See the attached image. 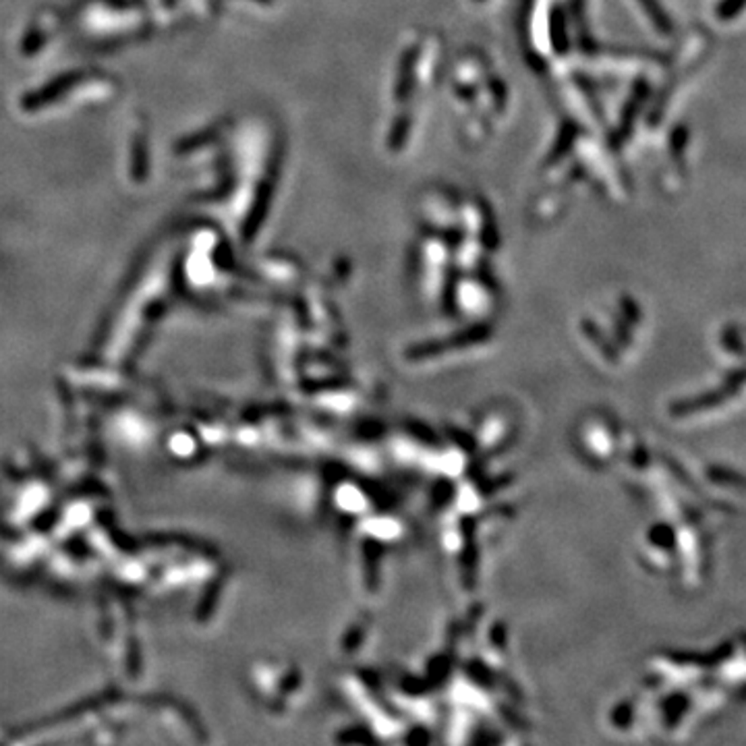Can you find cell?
<instances>
[{
    "instance_id": "cell-3",
    "label": "cell",
    "mask_w": 746,
    "mask_h": 746,
    "mask_svg": "<svg viewBox=\"0 0 746 746\" xmlns=\"http://www.w3.org/2000/svg\"><path fill=\"white\" fill-rule=\"evenodd\" d=\"M686 141H688L686 127H676V129H674V133H672V156L676 158V160H678V158H683Z\"/></svg>"
},
{
    "instance_id": "cell-1",
    "label": "cell",
    "mask_w": 746,
    "mask_h": 746,
    "mask_svg": "<svg viewBox=\"0 0 746 746\" xmlns=\"http://www.w3.org/2000/svg\"><path fill=\"white\" fill-rule=\"evenodd\" d=\"M641 5L645 6V11L649 13V17L659 32L664 33H672L674 25H672V19L668 13L662 9V5L657 3V0H641Z\"/></svg>"
},
{
    "instance_id": "cell-2",
    "label": "cell",
    "mask_w": 746,
    "mask_h": 746,
    "mask_svg": "<svg viewBox=\"0 0 746 746\" xmlns=\"http://www.w3.org/2000/svg\"><path fill=\"white\" fill-rule=\"evenodd\" d=\"M744 6H746V0H722V3L717 5L715 13L722 21H730L741 15Z\"/></svg>"
}]
</instances>
